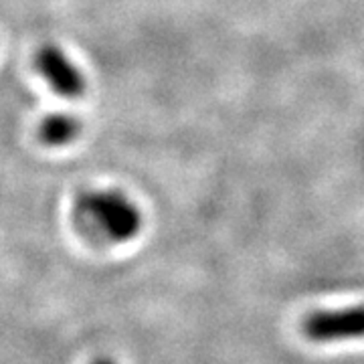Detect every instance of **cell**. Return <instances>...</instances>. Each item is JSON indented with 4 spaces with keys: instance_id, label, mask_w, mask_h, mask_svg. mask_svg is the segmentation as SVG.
Instances as JSON below:
<instances>
[{
    "instance_id": "obj_1",
    "label": "cell",
    "mask_w": 364,
    "mask_h": 364,
    "mask_svg": "<svg viewBox=\"0 0 364 364\" xmlns=\"http://www.w3.org/2000/svg\"><path fill=\"white\" fill-rule=\"evenodd\" d=\"M77 215L93 233L109 243H126L142 229V213L117 191H93L77 200Z\"/></svg>"
},
{
    "instance_id": "obj_2",
    "label": "cell",
    "mask_w": 364,
    "mask_h": 364,
    "mask_svg": "<svg viewBox=\"0 0 364 364\" xmlns=\"http://www.w3.org/2000/svg\"><path fill=\"white\" fill-rule=\"evenodd\" d=\"M304 334L314 342H344L364 338V304L342 310H318L306 316Z\"/></svg>"
},
{
    "instance_id": "obj_3",
    "label": "cell",
    "mask_w": 364,
    "mask_h": 364,
    "mask_svg": "<svg viewBox=\"0 0 364 364\" xmlns=\"http://www.w3.org/2000/svg\"><path fill=\"white\" fill-rule=\"evenodd\" d=\"M35 67L51 90L65 100H77L85 91V79L75 63L57 45H43L35 55Z\"/></svg>"
},
{
    "instance_id": "obj_4",
    "label": "cell",
    "mask_w": 364,
    "mask_h": 364,
    "mask_svg": "<svg viewBox=\"0 0 364 364\" xmlns=\"http://www.w3.org/2000/svg\"><path fill=\"white\" fill-rule=\"evenodd\" d=\"M79 132H81V124L77 117L53 114L43 119V124L39 126V138L47 146H65L77 138Z\"/></svg>"
},
{
    "instance_id": "obj_5",
    "label": "cell",
    "mask_w": 364,
    "mask_h": 364,
    "mask_svg": "<svg viewBox=\"0 0 364 364\" xmlns=\"http://www.w3.org/2000/svg\"><path fill=\"white\" fill-rule=\"evenodd\" d=\"M93 364H116L114 360H109V358H100V360H95Z\"/></svg>"
}]
</instances>
